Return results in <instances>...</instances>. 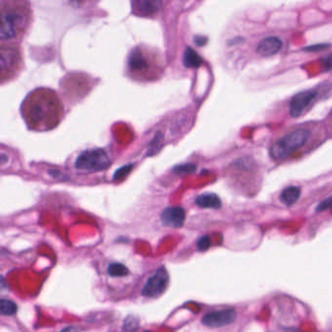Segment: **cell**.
Returning a JSON list of instances; mask_svg holds the SVG:
<instances>
[{"mask_svg": "<svg viewBox=\"0 0 332 332\" xmlns=\"http://www.w3.org/2000/svg\"><path fill=\"white\" fill-rule=\"evenodd\" d=\"M21 111L27 127L42 132L58 125L63 108L54 90L39 88L27 94Z\"/></svg>", "mask_w": 332, "mask_h": 332, "instance_id": "6da1fadb", "label": "cell"}, {"mask_svg": "<svg viewBox=\"0 0 332 332\" xmlns=\"http://www.w3.org/2000/svg\"><path fill=\"white\" fill-rule=\"evenodd\" d=\"M33 22L29 0H0V41H14L27 34Z\"/></svg>", "mask_w": 332, "mask_h": 332, "instance_id": "7a4b0ae2", "label": "cell"}, {"mask_svg": "<svg viewBox=\"0 0 332 332\" xmlns=\"http://www.w3.org/2000/svg\"><path fill=\"white\" fill-rule=\"evenodd\" d=\"M24 67L21 46L14 41H0V85L14 80Z\"/></svg>", "mask_w": 332, "mask_h": 332, "instance_id": "3957f363", "label": "cell"}, {"mask_svg": "<svg viewBox=\"0 0 332 332\" xmlns=\"http://www.w3.org/2000/svg\"><path fill=\"white\" fill-rule=\"evenodd\" d=\"M161 55L157 50L148 46H137L132 49L127 58L129 72L136 77H145L160 68Z\"/></svg>", "mask_w": 332, "mask_h": 332, "instance_id": "277c9868", "label": "cell"}, {"mask_svg": "<svg viewBox=\"0 0 332 332\" xmlns=\"http://www.w3.org/2000/svg\"><path fill=\"white\" fill-rule=\"evenodd\" d=\"M311 132L305 128L296 129L276 141L270 148V155L277 161L286 160L290 153L302 147L310 138Z\"/></svg>", "mask_w": 332, "mask_h": 332, "instance_id": "5b68a950", "label": "cell"}, {"mask_svg": "<svg viewBox=\"0 0 332 332\" xmlns=\"http://www.w3.org/2000/svg\"><path fill=\"white\" fill-rule=\"evenodd\" d=\"M111 164L107 153L102 149L85 151L75 162L76 169L83 172H99L105 170Z\"/></svg>", "mask_w": 332, "mask_h": 332, "instance_id": "8992f818", "label": "cell"}, {"mask_svg": "<svg viewBox=\"0 0 332 332\" xmlns=\"http://www.w3.org/2000/svg\"><path fill=\"white\" fill-rule=\"evenodd\" d=\"M169 283V275L167 270L161 267L151 276L142 289V296L149 298H155L162 296L166 290Z\"/></svg>", "mask_w": 332, "mask_h": 332, "instance_id": "52a82bcc", "label": "cell"}, {"mask_svg": "<svg viewBox=\"0 0 332 332\" xmlns=\"http://www.w3.org/2000/svg\"><path fill=\"white\" fill-rule=\"evenodd\" d=\"M317 90H307L296 94L289 104V115L290 117L298 118L302 116L310 108L317 97Z\"/></svg>", "mask_w": 332, "mask_h": 332, "instance_id": "ba28073f", "label": "cell"}, {"mask_svg": "<svg viewBox=\"0 0 332 332\" xmlns=\"http://www.w3.org/2000/svg\"><path fill=\"white\" fill-rule=\"evenodd\" d=\"M236 316L237 315L233 309H225L222 311H216L204 315L201 322L208 327L218 328L234 323Z\"/></svg>", "mask_w": 332, "mask_h": 332, "instance_id": "9c48e42d", "label": "cell"}, {"mask_svg": "<svg viewBox=\"0 0 332 332\" xmlns=\"http://www.w3.org/2000/svg\"><path fill=\"white\" fill-rule=\"evenodd\" d=\"M132 11L136 16L151 18L162 8V0H131Z\"/></svg>", "mask_w": 332, "mask_h": 332, "instance_id": "30bf717a", "label": "cell"}, {"mask_svg": "<svg viewBox=\"0 0 332 332\" xmlns=\"http://www.w3.org/2000/svg\"><path fill=\"white\" fill-rule=\"evenodd\" d=\"M186 220V212L182 207L166 208L162 214V224L173 228L182 227Z\"/></svg>", "mask_w": 332, "mask_h": 332, "instance_id": "8fae6325", "label": "cell"}, {"mask_svg": "<svg viewBox=\"0 0 332 332\" xmlns=\"http://www.w3.org/2000/svg\"><path fill=\"white\" fill-rule=\"evenodd\" d=\"M283 43L281 39L275 36H270L262 39L258 46L257 52L262 56H271L277 54L281 50Z\"/></svg>", "mask_w": 332, "mask_h": 332, "instance_id": "7c38bea8", "label": "cell"}, {"mask_svg": "<svg viewBox=\"0 0 332 332\" xmlns=\"http://www.w3.org/2000/svg\"><path fill=\"white\" fill-rule=\"evenodd\" d=\"M197 205L206 209H219L222 206V201L215 193H203L196 199Z\"/></svg>", "mask_w": 332, "mask_h": 332, "instance_id": "4fadbf2b", "label": "cell"}, {"mask_svg": "<svg viewBox=\"0 0 332 332\" xmlns=\"http://www.w3.org/2000/svg\"><path fill=\"white\" fill-rule=\"evenodd\" d=\"M300 194H301L300 188L290 186V187L286 188L281 192L280 200L283 204H285L287 206H291L299 199Z\"/></svg>", "mask_w": 332, "mask_h": 332, "instance_id": "5bb4252c", "label": "cell"}, {"mask_svg": "<svg viewBox=\"0 0 332 332\" xmlns=\"http://www.w3.org/2000/svg\"><path fill=\"white\" fill-rule=\"evenodd\" d=\"M184 64L189 68H198L202 64V58L191 48H188L184 54Z\"/></svg>", "mask_w": 332, "mask_h": 332, "instance_id": "9a60e30c", "label": "cell"}, {"mask_svg": "<svg viewBox=\"0 0 332 332\" xmlns=\"http://www.w3.org/2000/svg\"><path fill=\"white\" fill-rule=\"evenodd\" d=\"M18 306L17 304L5 298H0V315L1 316H13L17 313Z\"/></svg>", "mask_w": 332, "mask_h": 332, "instance_id": "2e32d148", "label": "cell"}, {"mask_svg": "<svg viewBox=\"0 0 332 332\" xmlns=\"http://www.w3.org/2000/svg\"><path fill=\"white\" fill-rule=\"evenodd\" d=\"M128 269L122 263H112L108 267V273L112 277H124L128 274Z\"/></svg>", "mask_w": 332, "mask_h": 332, "instance_id": "e0dca14e", "label": "cell"}, {"mask_svg": "<svg viewBox=\"0 0 332 332\" xmlns=\"http://www.w3.org/2000/svg\"><path fill=\"white\" fill-rule=\"evenodd\" d=\"M138 322L134 317H128L125 321L124 324V331L134 332L138 329Z\"/></svg>", "mask_w": 332, "mask_h": 332, "instance_id": "ac0fdd59", "label": "cell"}, {"mask_svg": "<svg viewBox=\"0 0 332 332\" xmlns=\"http://www.w3.org/2000/svg\"><path fill=\"white\" fill-rule=\"evenodd\" d=\"M67 1L75 8H85V7H89L90 5H93L99 0H67Z\"/></svg>", "mask_w": 332, "mask_h": 332, "instance_id": "d6986e66", "label": "cell"}, {"mask_svg": "<svg viewBox=\"0 0 332 332\" xmlns=\"http://www.w3.org/2000/svg\"><path fill=\"white\" fill-rule=\"evenodd\" d=\"M330 45L329 44H315V45L307 46L303 50L305 52H312V53H316V52H321L323 50H326L327 48H329Z\"/></svg>", "mask_w": 332, "mask_h": 332, "instance_id": "ffe728a7", "label": "cell"}, {"mask_svg": "<svg viewBox=\"0 0 332 332\" xmlns=\"http://www.w3.org/2000/svg\"><path fill=\"white\" fill-rule=\"evenodd\" d=\"M211 246V240L208 236H203L198 242V249L199 251H206Z\"/></svg>", "mask_w": 332, "mask_h": 332, "instance_id": "44dd1931", "label": "cell"}, {"mask_svg": "<svg viewBox=\"0 0 332 332\" xmlns=\"http://www.w3.org/2000/svg\"><path fill=\"white\" fill-rule=\"evenodd\" d=\"M196 170V165L193 164H184V165H179L177 166L174 171L177 174H181V173H191Z\"/></svg>", "mask_w": 332, "mask_h": 332, "instance_id": "7402d4cb", "label": "cell"}, {"mask_svg": "<svg viewBox=\"0 0 332 332\" xmlns=\"http://www.w3.org/2000/svg\"><path fill=\"white\" fill-rule=\"evenodd\" d=\"M330 208H332V197L326 198L325 200H323V202H321L317 207V211L322 212V211L330 209Z\"/></svg>", "mask_w": 332, "mask_h": 332, "instance_id": "603a6c76", "label": "cell"}, {"mask_svg": "<svg viewBox=\"0 0 332 332\" xmlns=\"http://www.w3.org/2000/svg\"><path fill=\"white\" fill-rule=\"evenodd\" d=\"M130 169H131V165H128V166H125V167L121 168L120 170H118L117 172H116V175H115L114 179L116 180L119 179V178H123V177H125L126 174L130 171Z\"/></svg>", "mask_w": 332, "mask_h": 332, "instance_id": "cb8c5ba5", "label": "cell"}, {"mask_svg": "<svg viewBox=\"0 0 332 332\" xmlns=\"http://www.w3.org/2000/svg\"><path fill=\"white\" fill-rule=\"evenodd\" d=\"M323 64L326 70L332 69V54H329L323 58Z\"/></svg>", "mask_w": 332, "mask_h": 332, "instance_id": "d4e9b609", "label": "cell"}, {"mask_svg": "<svg viewBox=\"0 0 332 332\" xmlns=\"http://www.w3.org/2000/svg\"><path fill=\"white\" fill-rule=\"evenodd\" d=\"M206 42V39L204 37H199L197 40H196V43L199 46L204 45Z\"/></svg>", "mask_w": 332, "mask_h": 332, "instance_id": "484cf974", "label": "cell"}, {"mask_svg": "<svg viewBox=\"0 0 332 332\" xmlns=\"http://www.w3.org/2000/svg\"><path fill=\"white\" fill-rule=\"evenodd\" d=\"M61 332H78V330L75 327H73V326H68V327H65Z\"/></svg>", "mask_w": 332, "mask_h": 332, "instance_id": "4316f807", "label": "cell"}, {"mask_svg": "<svg viewBox=\"0 0 332 332\" xmlns=\"http://www.w3.org/2000/svg\"><path fill=\"white\" fill-rule=\"evenodd\" d=\"M8 161V158L5 154H0V164H3Z\"/></svg>", "mask_w": 332, "mask_h": 332, "instance_id": "83f0119b", "label": "cell"}]
</instances>
